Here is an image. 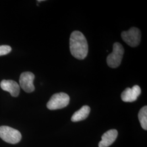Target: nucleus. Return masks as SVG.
Returning a JSON list of instances; mask_svg holds the SVG:
<instances>
[{
	"label": "nucleus",
	"mask_w": 147,
	"mask_h": 147,
	"mask_svg": "<svg viewBox=\"0 0 147 147\" xmlns=\"http://www.w3.org/2000/svg\"><path fill=\"white\" fill-rule=\"evenodd\" d=\"M121 36L123 40L131 47H136L141 42V33L136 27H131L128 31L122 32Z\"/></svg>",
	"instance_id": "nucleus-5"
},
{
	"label": "nucleus",
	"mask_w": 147,
	"mask_h": 147,
	"mask_svg": "<svg viewBox=\"0 0 147 147\" xmlns=\"http://www.w3.org/2000/svg\"><path fill=\"white\" fill-rule=\"evenodd\" d=\"M69 41L71 54L76 59H84L88 53V45L82 33L78 31L73 32L70 35Z\"/></svg>",
	"instance_id": "nucleus-1"
},
{
	"label": "nucleus",
	"mask_w": 147,
	"mask_h": 147,
	"mask_svg": "<svg viewBox=\"0 0 147 147\" xmlns=\"http://www.w3.org/2000/svg\"><path fill=\"white\" fill-rule=\"evenodd\" d=\"M124 49L122 45L119 42H115L113 46L112 53H111L107 57V63L112 68L118 67L123 57Z\"/></svg>",
	"instance_id": "nucleus-2"
},
{
	"label": "nucleus",
	"mask_w": 147,
	"mask_h": 147,
	"mask_svg": "<svg viewBox=\"0 0 147 147\" xmlns=\"http://www.w3.org/2000/svg\"><path fill=\"white\" fill-rule=\"evenodd\" d=\"M35 76L31 72H24L20 75L19 83L21 88L26 93H31L35 89L33 81Z\"/></svg>",
	"instance_id": "nucleus-6"
},
{
	"label": "nucleus",
	"mask_w": 147,
	"mask_h": 147,
	"mask_svg": "<svg viewBox=\"0 0 147 147\" xmlns=\"http://www.w3.org/2000/svg\"><path fill=\"white\" fill-rule=\"evenodd\" d=\"M0 86L5 91L8 92L13 97H17L20 93V86L13 80H3L1 82Z\"/></svg>",
	"instance_id": "nucleus-8"
},
{
	"label": "nucleus",
	"mask_w": 147,
	"mask_h": 147,
	"mask_svg": "<svg viewBox=\"0 0 147 147\" xmlns=\"http://www.w3.org/2000/svg\"><path fill=\"white\" fill-rule=\"evenodd\" d=\"M70 98L67 94L58 93L53 95L47 103V109L50 110H55L64 108L69 103Z\"/></svg>",
	"instance_id": "nucleus-3"
},
{
	"label": "nucleus",
	"mask_w": 147,
	"mask_h": 147,
	"mask_svg": "<svg viewBox=\"0 0 147 147\" xmlns=\"http://www.w3.org/2000/svg\"><path fill=\"white\" fill-rule=\"evenodd\" d=\"M0 138L11 144H16L20 141L21 134L19 131L8 126H0Z\"/></svg>",
	"instance_id": "nucleus-4"
},
{
	"label": "nucleus",
	"mask_w": 147,
	"mask_h": 147,
	"mask_svg": "<svg viewBox=\"0 0 147 147\" xmlns=\"http://www.w3.org/2000/svg\"><path fill=\"white\" fill-rule=\"evenodd\" d=\"M138 119L141 125L142 128L145 130H147V106H145L143 107L139 111Z\"/></svg>",
	"instance_id": "nucleus-11"
},
{
	"label": "nucleus",
	"mask_w": 147,
	"mask_h": 147,
	"mask_svg": "<svg viewBox=\"0 0 147 147\" xmlns=\"http://www.w3.org/2000/svg\"><path fill=\"white\" fill-rule=\"evenodd\" d=\"M11 48L8 45H1L0 46V56L7 55L11 53Z\"/></svg>",
	"instance_id": "nucleus-12"
},
{
	"label": "nucleus",
	"mask_w": 147,
	"mask_h": 147,
	"mask_svg": "<svg viewBox=\"0 0 147 147\" xmlns=\"http://www.w3.org/2000/svg\"><path fill=\"white\" fill-rule=\"evenodd\" d=\"M141 89L138 85L134 86L131 88H126L121 93V100L125 102H132L137 99L138 96L141 94Z\"/></svg>",
	"instance_id": "nucleus-7"
},
{
	"label": "nucleus",
	"mask_w": 147,
	"mask_h": 147,
	"mask_svg": "<svg viewBox=\"0 0 147 147\" xmlns=\"http://www.w3.org/2000/svg\"><path fill=\"white\" fill-rule=\"evenodd\" d=\"M118 136V131L115 129L110 130L101 137V141L99 143V147H108L111 145Z\"/></svg>",
	"instance_id": "nucleus-9"
},
{
	"label": "nucleus",
	"mask_w": 147,
	"mask_h": 147,
	"mask_svg": "<svg viewBox=\"0 0 147 147\" xmlns=\"http://www.w3.org/2000/svg\"><path fill=\"white\" fill-rule=\"evenodd\" d=\"M90 111V109L88 106H84L79 110L76 111L74 113L73 115L71 117V120L73 122L84 120L88 117Z\"/></svg>",
	"instance_id": "nucleus-10"
}]
</instances>
